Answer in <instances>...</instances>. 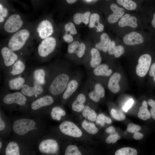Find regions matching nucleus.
<instances>
[{"label": "nucleus", "instance_id": "nucleus-1", "mask_svg": "<svg viewBox=\"0 0 155 155\" xmlns=\"http://www.w3.org/2000/svg\"><path fill=\"white\" fill-rule=\"evenodd\" d=\"M75 71L67 67L54 77L49 88L50 93L53 96L59 95L64 92L67 84Z\"/></svg>", "mask_w": 155, "mask_h": 155}, {"label": "nucleus", "instance_id": "nucleus-32", "mask_svg": "<svg viewBox=\"0 0 155 155\" xmlns=\"http://www.w3.org/2000/svg\"><path fill=\"white\" fill-rule=\"evenodd\" d=\"M117 1L118 4L127 10H133L137 7L136 3L131 0H117Z\"/></svg>", "mask_w": 155, "mask_h": 155}, {"label": "nucleus", "instance_id": "nucleus-47", "mask_svg": "<svg viewBox=\"0 0 155 155\" xmlns=\"http://www.w3.org/2000/svg\"><path fill=\"white\" fill-rule=\"evenodd\" d=\"M0 15L3 17L6 16L7 14V10L6 9L3 8L1 4H0Z\"/></svg>", "mask_w": 155, "mask_h": 155}, {"label": "nucleus", "instance_id": "nucleus-43", "mask_svg": "<svg viewBox=\"0 0 155 155\" xmlns=\"http://www.w3.org/2000/svg\"><path fill=\"white\" fill-rule=\"evenodd\" d=\"M141 129V127L133 123L129 124L127 127V130L129 133H135L138 132Z\"/></svg>", "mask_w": 155, "mask_h": 155}, {"label": "nucleus", "instance_id": "nucleus-26", "mask_svg": "<svg viewBox=\"0 0 155 155\" xmlns=\"http://www.w3.org/2000/svg\"><path fill=\"white\" fill-rule=\"evenodd\" d=\"M148 105L146 101L144 100L142 103V106L140 108L137 115L140 119L146 121L150 118V113L147 109Z\"/></svg>", "mask_w": 155, "mask_h": 155}, {"label": "nucleus", "instance_id": "nucleus-38", "mask_svg": "<svg viewBox=\"0 0 155 155\" xmlns=\"http://www.w3.org/2000/svg\"><path fill=\"white\" fill-rule=\"evenodd\" d=\"M65 33L72 34H75L77 33V31L74 24L71 22H69L66 24L64 26Z\"/></svg>", "mask_w": 155, "mask_h": 155}, {"label": "nucleus", "instance_id": "nucleus-36", "mask_svg": "<svg viewBox=\"0 0 155 155\" xmlns=\"http://www.w3.org/2000/svg\"><path fill=\"white\" fill-rule=\"evenodd\" d=\"M96 121L97 124L100 125L102 127L104 126L105 123L110 124L112 122L110 118L105 116L103 114L99 115L96 117Z\"/></svg>", "mask_w": 155, "mask_h": 155}, {"label": "nucleus", "instance_id": "nucleus-51", "mask_svg": "<svg viewBox=\"0 0 155 155\" xmlns=\"http://www.w3.org/2000/svg\"><path fill=\"white\" fill-rule=\"evenodd\" d=\"M5 127V124L4 122L1 119V118H0V130L2 131L3 130Z\"/></svg>", "mask_w": 155, "mask_h": 155}, {"label": "nucleus", "instance_id": "nucleus-19", "mask_svg": "<svg viewBox=\"0 0 155 155\" xmlns=\"http://www.w3.org/2000/svg\"><path fill=\"white\" fill-rule=\"evenodd\" d=\"M137 19L134 16H132L127 13L123 15L118 22V25L121 27L128 26L133 28L137 26Z\"/></svg>", "mask_w": 155, "mask_h": 155}, {"label": "nucleus", "instance_id": "nucleus-54", "mask_svg": "<svg viewBox=\"0 0 155 155\" xmlns=\"http://www.w3.org/2000/svg\"><path fill=\"white\" fill-rule=\"evenodd\" d=\"M4 20L3 17L1 15H0V22H3Z\"/></svg>", "mask_w": 155, "mask_h": 155}, {"label": "nucleus", "instance_id": "nucleus-55", "mask_svg": "<svg viewBox=\"0 0 155 155\" xmlns=\"http://www.w3.org/2000/svg\"><path fill=\"white\" fill-rule=\"evenodd\" d=\"M2 146V144L1 142H0V148L1 149Z\"/></svg>", "mask_w": 155, "mask_h": 155}, {"label": "nucleus", "instance_id": "nucleus-24", "mask_svg": "<svg viewBox=\"0 0 155 155\" xmlns=\"http://www.w3.org/2000/svg\"><path fill=\"white\" fill-rule=\"evenodd\" d=\"M100 16L96 13L92 14L90 16L89 27L90 28L95 27L96 28L97 32L102 31L104 29V25L99 22Z\"/></svg>", "mask_w": 155, "mask_h": 155}, {"label": "nucleus", "instance_id": "nucleus-30", "mask_svg": "<svg viewBox=\"0 0 155 155\" xmlns=\"http://www.w3.org/2000/svg\"><path fill=\"white\" fill-rule=\"evenodd\" d=\"M82 126L88 133L90 134H95L98 131V129L94 123L88 122L86 120L82 122Z\"/></svg>", "mask_w": 155, "mask_h": 155}, {"label": "nucleus", "instance_id": "nucleus-35", "mask_svg": "<svg viewBox=\"0 0 155 155\" xmlns=\"http://www.w3.org/2000/svg\"><path fill=\"white\" fill-rule=\"evenodd\" d=\"M137 150L135 149L129 147L122 148L117 150L115 152V155H136Z\"/></svg>", "mask_w": 155, "mask_h": 155}, {"label": "nucleus", "instance_id": "nucleus-4", "mask_svg": "<svg viewBox=\"0 0 155 155\" xmlns=\"http://www.w3.org/2000/svg\"><path fill=\"white\" fill-rule=\"evenodd\" d=\"M35 122L33 120L22 119L17 120L14 123L13 129L14 131L19 135H23L36 128L34 126Z\"/></svg>", "mask_w": 155, "mask_h": 155}, {"label": "nucleus", "instance_id": "nucleus-15", "mask_svg": "<svg viewBox=\"0 0 155 155\" xmlns=\"http://www.w3.org/2000/svg\"><path fill=\"white\" fill-rule=\"evenodd\" d=\"M41 85L38 81L35 80L33 87L23 85L21 88V92L23 94L29 97L34 95H39L43 91V88Z\"/></svg>", "mask_w": 155, "mask_h": 155}, {"label": "nucleus", "instance_id": "nucleus-44", "mask_svg": "<svg viewBox=\"0 0 155 155\" xmlns=\"http://www.w3.org/2000/svg\"><path fill=\"white\" fill-rule=\"evenodd\" d=\"M148 104L151 107L150 112L151 116L155 120V101L152 99H149L148 101Z\"/></svg>", "mask_w": 155, "mask_h": 155}, {"label": "nucleus", "instance_id": "nucleus-50", "mask_svg": "<svg viewBox=\"0 0 155 155\" xmlns=\"http://www.w3.org/2000/svg\"><path fill=\"white\" fill-rule=\"evenodd\" d=\"M105 131L110 134L114 133L116 132L115 128L112 126L106 128L105 130Z\"/></svg>", "mask_w": 155, "mask_h": 155}, {"label": "nucleus", "instance_id": "nucleus-2", "mask_svg": "<svg viewBox=\"0 0 155 155\" xmlns=\"http://www.w3.org/2000/svg\"><path fill=\"white\" fill-rule=\"evenodd\" d=\"M85 85L86 88L90 89L88 96L93 102H98L101 98L104 97L105 89L101 83L88 77Z\"/></svg>", "mask_w": 155, "mask_h": 155}, {"label": "nucleus", "instance_id": "nucleus-21", "mask_svg": "<svg viewBox=\"0 0 155 155\" xmlns=\"http://www.w3.org/2000/svg\"><path fill=\"white\" fill-rule=\"evenodd\" d=\"M121 78L120 74L118 73H115L109 78L108 87L112 92L116 93L120 90V88L119 84Z\"/></svg>", "mask_w": 155, "mask_h": 155}, {"label": "nucleus", "instance_id": "nucleus-14", "mask_svg": "<svg viewBox=\"0 0 155 155\" xmlns=\"http://www.w3.org/2000/svg\"><path fill=\"white\" fill-rule=\"evenodd\" d=\"M22 94L19 92L8 94L4 97L3 102L6 104L15 103L23 105L26 103L27 99Z\"/></svg>", "mask_w": 155, "mask_h": 155}, {"label": "nucleus", "instance_id": "nucleus-56", "mask_svg": "<svg viewBox=\"0 0 155 155\" xmlns=\"http://www.w3.org/2000/svg\"><path fill=\"white\" fill-rule=\"evenodd\" d=\"M153 77L154 80V82H155V75H154V76Z\"/></svg>", "mask_w": 155, "mask_h": 155}, {"label": "nucleus", "instance_id": "nucleus-49", "mask_svg": "<svg viewBox=\"0 0 155 155\" xmlns=\"http://www.w3.org/2000/svg\"><path fill=\"white\" fill-rule=\"evenodd\" d=\"M149 75L150 76L153 77L155 75V63L151 65L149 71Z\"/></svg>", "mask_w": 155, "mask_h": 155}, {"label": "nucleus", "instance_id": "nucleus-18", "mask_svg": "<svg viewBox=\"0 0 155 155\" xmlns=\"http://www.w3.org/2000/svg\"><path fill=\"white\" fill-rule=\"evenodd\" d=\"M113 13L110 15L108 18V21L110 24H113L118 22L123 16L124 9L117 6L115 3H112L110 6Z\"/></svg>", "mask_w": 155, "mask_h": 155}, {"label": "nucleus", "instance_id": "nucleus-33", "mask_svg": "<svg viewBox=\"0 0 155 155\" xmlns=\"http://www.w3.org/2000/svg\"><path fill=\"white\" fill-rule=\"evenodd\" d=\"M65 111L61 108L58 106L53 107L52 109L51 113L52 118L58 121L60 120L61 119V116H65Z\"/></svg>", "mask_w": 155, "mask_h": 155}, {"label": "nucleus", "instance_id": "nucleus-45", "mask_svg": "<svg viewBox=\"0 0 155 155\" xmlns=\"http://www.w3.org/2000/svg\"><path fill=\"white\" fill-rule=\"evenodd\" d=\"M134 102L133 99L132 98L130 99L125 104L123 107V109L125 112H127L132 106Z\"/></svg>", "mask_w": 155, "mask_h": 155}, {"label": "nucleus", "instance_id": "nucleus-5", "mask_svg": "<svg viewBox=\"0 0 155 155\" xmlns=\"http://www.w3.org/2000/svg\"><path fill=\"white\" fill-rule=\"evenodd\" d=\"M82 79L81 74L78 72H75L63 92L62 97L64 99H68L77 91L80 85Z\"/></svg>", "mask_w": 155, "mask_h": 155}, {"label": "nucleus", "instance_id": "nucleus-57", "mask_svg": "<svg viewBox=\"0 0 155 155\" xmlns=\"http://www.w3.org/2000/svg\"><path fill=\"white\" fill-rule=\"evenodd\" d=\"M127 132L126 131L124 133V134L125 135H126L127 134Z\"/></svg>", "mask_w": 155, "mask_h": 155}, {"label": "nucleus", "instance_id": "nucleus-12", "mask_svg": "<svg viewBox=\"0 0 155 155\" xmlns=\"http://www.w3.org/2000/svg\"><path fill=\"white\" fill-rule=\"evenodd\" d=\"M40 151L46 154H56L59 149L57 142L55 140L49 139L42 141L39 146Z\"/></svg>", "mask_w": 155, "mask_h": 155}, {"label": "nucleus", "instance_id": "nucleus-8", "mask_svg": "<svg viewBox=\"0 0 155 155\" xmlns=\"http://www.w3.org/2000/svg\"><path fill=\"white\" fill-rule=\"evenodd\" d=\"M60 131L65 135L75 137H79L82 133L80 129L73 122L69 121H65L60 125Z\"/></svg>", "mask_w": 155, "mask_h": 155}, {"label": "nucleus", "instance_id": "nucleus-40", "mask_svg": "<svg viewBox=\"0 0 155 155\" xmlns=\"http://www.w3.org/2000/svg\"><path fill=\"white\" fill-rule=\"evenodd\" d=\"M111 114L113 118L118 121H122L125 118V116L124 114L120 112L117 111L113 108L111 109Z\"/></svg>", "mask_w": 155, "mask_h": 155}, {"label": "nucleus", "instance_id": "nucleus-25", "mask_svg": "<svg viewBox=\"0 0 155 155\" xmlns=\"http://www.w3.org/2000/svg\"><path fill=\"white\" fill-rule=\"evenodd\" d=\"M90 14V11H87L82 13H76L74 14L73 20L75 23L77 24H80L82 22L87 25L89 23Z\"/></svg>", "mask_w": 155, "mask_h": 155}, {"label": "nucleus", "instance_id": "nucleus-6", "mask_svg": "<svg viewBox=\"0 0 155 155\" xmlns=\"http://www.w3.org/2000/svg\"><path fill=\"white\" fill-rule=\"evenodd\" d=\"M102 58L99 51L95 48H92L90 55L84 57L82 64L89 71H91L101 64Z\"/></svg>", "mask_w": 155, "mask_h": 155}, {"label": "nucleus", "instance_id": "nucleus-29", "mask_svg": "<svg viewBox=\"0 0 155 155\" xmlns=\"http://www.w3.org/2000/svg\"><path fill=\"white\" fill-rule=\"evenodd\" d=\"M24 82V78L19 77L10 80L9 85L11 89L18 90L21 88Z\"/></svg>", "mask_w": 155, "mask_h": 155}, {"label": "nucleus", "instance_id": "nucleus-17", "mask_svg": "<svg viewBox=\"0 0 155 155\" xmlns=\"http://www.w3.org/2000/svg\"><path fill=\"white\" fill-rule=\"evenodd\" d=\"M1 54L4 64L7 66H11L14 64L18 59V56L11 49L5 47L2 48Z\"/></svg>", "mask_w": 155, "mask_h": 155}, {"label": "nucleus", "instance_id": "nucleus-3", "mask_svg": "<svg viewBox=\"0 0 155 155\" xmlns=\"http://www.w3.org/2000/svg\"><path fill=\"white\" fill-rule=\"evenodd\" d=\"M29 32L26 29L21 30L14 34L10 38L8 43V47L13 51L21 49L29 37Z\"/></svg>", "mask_w": 155, "mask_h": 155}, {"label": "nucleus", "instance_id": "nucleus-41", "mask_svg": "<svg viewBox=\"0 0 155 155\" xmlns=\"http://www.w3.org/2000/svg\"><path fill=\"white\" fill-rule=\"evenodd\" d=\"M121 138L120 136L119 135L117 132L111 134L106 138L105 140L106 142L108 144L112 143L115 144L116 143L118 140Z\"/></svg>", "mask_w": 155, "mask_h": 155}, {"label": "nucleus", "instance_id": "nucleus-13", "mask_svg": "<svg viewBox=\"0 0 155 155\" xmlns=\"http://www.w3.org/2000/svg\"><path fill=\"white\" fill-rule=\"evenodd\" d=\"M37 31L39 37L42 39L49 37L53 32L52 24L47 20H43L38 24Z\"/></svg>", "mask_w": 155, "mask_h": 155}, {"label": "nucleus", "instance_id": "nucleus-53", "mask_svg": "<svg viewBox=\"0 0 155 155\" xmlns=\"http://www.w3.org/2000/svg\"><path fill=\"white\" fill-rule=\"evenodd\" d=\"M67 2L69 4H72L75 2L77 0H66Z\"/></svg>", "mask_w": 155, "mask_h": 155}, {"label": "nucleus", "instance_id": "nucleus-20", "mask_svg": "<svg viewBox=\"0 0 155 155\" xmlns=\"http://www.w3.org/2000/svg\"><path fill=\"white\" fill-rule=\"evenodd\" d=\"M54 101V99L52 96L46 95L33 101L31 105V107L32 109L36 110L42 107L50 105Z\"/></svg>", "mask_w": 155, "mask_h": 155}, {"label": "nucleus", "instance_id": "nucleus-31", "mask_svg": "<svg viewBox=\"0 0 155 155\" xmlns=\"http://www.w3.org/2000/svg\"><path fill=\"white\" fill-rule=\"evenodd\" d=\"M25 67L24 63L21 60H18L14 64L11 73L13 75L19 74L24 71Z\"/></svg>", "mask_w": 155, "mask_h": 155}, {"label": "nucleus", "instance_id": "nucleus-48", "mask_svg": "<svg viewBox=\"0 0 155 155\" xmlns=\"http://www.w3.org/2000/svg\"><path fill=\"white\" fill-rule=\"evenodd\" d=\"M144 137L143 135L138 132L135 133L133 136V138L136 140H140L143 138Z\"/></svg>", "mask_w": 155, "mask_h": 155}, {"label": "nucleus", "instance_id": "nucleus-37", "mask_svg": "<svg viewBox=\"0 0 155 155\" xmlns=\"http://www.w3.org/2000/svg\"><path fill=\"white\" fill-rule=\"evenodd\" d=\"M65 155H81L82 153L77 146L70 145L67 148L65 152Z\"/></svg>", "mask_w": 155, "mask_h": 155}, {"label": "nucleus", "instance_id": "nucleus-23", "mask_svg": "<svg viewBox=\"0 0 155 155\" xmlns=\"http://www.w3.org/2000/svg\"><path fill=\"white\" fill-rule=\"evenodd\" d=\"M108 54L110 55H113L115 57H119L124 52V47L121 45L116 46L114 41H111L108 50Z\"/></svg>", "mask_w": 155, "mask_h": 155}, {"label": "nucleus", "instance_id": "nucleus-7", "mask_svg": "<svg viewBox=\"0 0 155 155\" xmlns=\"http://www.w3.org/2000/svg\"><path fill=\"white\" fill-rule=\"evenodd\" d=\"M56 45L55 38L53 37H48L43 40L38 48L39 55L44 57L48 56L54 50Z\"/></svg>", "mask_w": 155, "mask_h": 155}, {"label": "nucleus", "instance_id": "nucleus-52", "mask_svg": "<svg viewBox=\"0 0 155 155\" xmlns=\"http://www.w3.org/2000/svg\"><path fill=\"white\" fill-rule=\"evenodd\" d=\"M151 23L152 26L155 28V13L154 15L152 21Z\"/></svg>", "mask_w": 155, "mask_h": 155}, {"label": "nucleus", "instance_id": "nucleus-46", "mask_svg": "<svg viewBox=\"0 0 155 155\" xmlns=\"http://www.w3.org/2000/svg\"><path fill=\"white\" fill-rule=\"evenodd\" d=\"M63 40L66 42L69 43L73 41V38L70 34L65 33L63 36Z\"/></svg>", "mask_w": 155, "mask_h": 155}, {"label": "nucleus", "instance_id": "nucleus-22", "mask_svg": "<svg viewBox=\"0 0 155 155\" xmlns=\"http://www.w3.org/2000/svg\"><path fill=\"white\" fill-rule=\"evenodd\" d=\"M111 40L108 34L103 33L100 36V41L95 45V48L99 51L106 52L111 43Z\"/></svg>", "mask_w": 155, "mask_h": 155}, {"label": "nucleus", "instance_id": "nucleus-42", "mask_svg": "<svg viewBox=\"0 0 155 155\" xmlns=\"http://www.w3.org/2000/svg\"><path fill=\"white\" fill-rule=\"evenodd\" d=\"M80 43L78 41H75L69 45L67 48V52L70 54H74Z\"/></svg>", "mask_w": 155, "mask_h": 155}, {"label": "nucleus", "instance_id": "nucleus-39", "mask_svg": "<svg viewBox=\"0 0 155 155\" xmlns=\"http://www.w3.org/2000/svg\"><path fill=\"white\" fill-rule=\"evenodd\" d=\"M85 107L84 104L79 102L75 99L71 105L72 109L74 111L78 112L82 111Z\"/></svg>", "mask_w": 155, "mask_h": 155}, {"label": "nucleus", "instance_id": "nucleus-27", "mask_svg": "<svg viewBox=\"0 0 155 155\" xmlns=\"http://www.w3.org/2000/svg\"><path fill=\"white\" fill-rule=\"evenodd\" d=\"M6 155H20L19 148L17 143L11 142L7 145L5 151Z\"/></svg>", "mask_w": 155, "mask_h": 155}, {"label": "nucleus", "instance_id": "nucleus-16", "mask_svg": "<svg viewBox=\"0 0 155 155\" xmlns=\"http://www.w3.org/2000/svg\"><path fill=\"white\" fill-rule=\"evenodd\" d=\"M123 40L124 43L128 45H134L140 44L144 41V37L140 34L132 32L125 35Z\"/></svg>", "mask_w": 155, "mask_h": 155}, {"label": "nucleus", "instance_id": "nucleus-11", "mask_svg": "<svg viewBox=\"0 0 155 155\" xmlns=\"http://www.w3.org/2000/svg\"><path fill=\"white\" fill-rule=\"evenodd\" d=\"M23 22L19 15L13 14L7 19L4 26V28L7 32L13 33L18 30L22 27Z\"/></svg>", "mask_w": 155, "mask_h": 155}, {"label": "nucleus", "instance_id": "nucleus-58", "mask_svg": "<svg viewBox=\"0 0 155 155\" xmlns=\"http://www.w3.org/2000/svg\"></svg>", "mask_w": 155, "mask_h": 155}, {"label": "nucleus", "instance_id": "nucleus-28", "mask_svg": "<svg viewBox=\"0 0 155 155\" xmlns=\"http://www.w3.org/2000/svg\"><path fill=\"white\" fill-rule=\"evenodd\" d=\"M82 115L84 118L92 121H95L97 117L95 111L88 105L85 106Z\"/></svg>", "mask_w": 155, "mask_h": 155}, {"label": "nucleus", "instance_id": "nucleus-9", "mask_svg": "<svg viewBox=\"0 0 155 155\" xmlns=\"http://www.w3.org/2000/svg\"><path fill=\"white\" fill-rule=\"evenodd\" d=\"M152 61L150 56L148 54H144L139 57L138 63L136 68L137 74L140 77H143L147 74Z\"/></svg>", "mask_w": 155, "mask_h": 155}, {"label": "nucleus", "instance_id": "nucleus-10", "mask_svg": "<svg viewBox=\"0 0 155 155\" xmlns=\"http://www.w3.org/2000/svg\"><path fill=\"white\" fill-rule=\"evenodd\" d=\"M113 70L106 64H100L88 73L89 77L96 80L101 77H108L112 74Z\"/></svg>", "mask_w": 155, "mask_h": 155}, {"label": "nucleus", "instance_id": "nucleus-34", "mask_svg": "<svg viewBox=\"0 0 155 155\" xmlns=\"http://www.w3.org/2000/svg\"><path fill=\"white\" fill-rule=\"evenodd\" d=\"M33 75L35 80L38 81L41 85L44 84L45 72L43 69H40L36 70L34 71Z\"/></svg>", "mask_w": 155, "mask_h": 155}]
</instances>
